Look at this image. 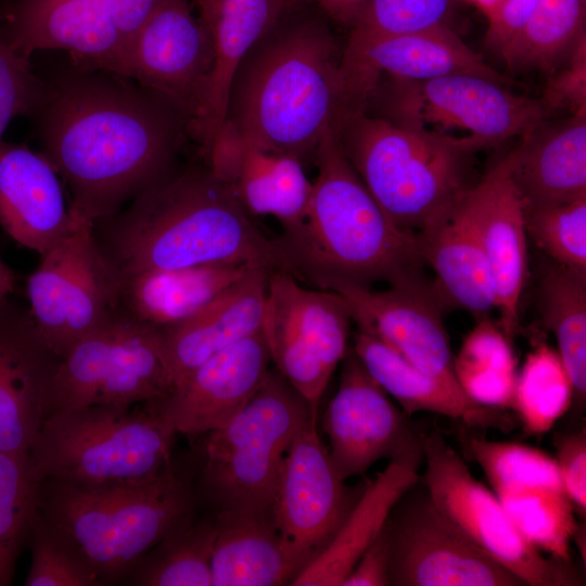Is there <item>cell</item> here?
Returning a JSON list of instances; mask_svg holds the SVG:
<instances>
[{"mask_svg": "<svg viewBox=\"0 0 586 586\" xmlns=\"http://www.w3.org/2000/svg\"><path fill=\"white\" fill-rule=\"evenodd\" d=\"M29 117L40 152L92 225L169 174L190 136L188 117L133 79L69 63L46 79Z\"/></svg>", "mask_w": 586, "mask_h": 586, "instance_id": "obj_1", "label": "cell"}, {"mask_svg": "<svg viewBox=\"0 0 586 586\" xmlns=\"http://www.w3.org/2000/svg\"><path fill=\"white\" fill-rule=\"evenodd\" d=\"M304 4V3H303ZM285 9L238 65L226 120L252 145L316 163L352 112L341 50L328 23L302 5Z\"/></svg>", "mask_w": 586, "mask_h": 586, "instance_id": "obj_2", "label": "cell"}, {"mask_svg": "<svg viewBox=\"0 0 586 586\" xmlns=\"http://www.w3.org/2000/svg\"><path fill=\"white\" fill-rule=\"evenodd\" d=\"M93 234L120 278L215 262L276 268L270 240L202 157L178 164L117 213L93 224Z\"/></svg>", "mask_w": 586, "mask_h": 586, "instance_id": "obj_3", "label": "cell"}, {"mask_svg": "<svg viewBox=\"0 0 586 586\" xmlns=\"http://www.w3.org/2000/svg\"><path fill=\"white\" fill-rule=\"evenodd\" d=\"M304 218L270 240L276 268L305 285H402L421 278L417 238L394 226L343 154L336 136L322 141Z\"/></svg>", "mask_w": 586, "mask_h": 586, "instance_id": "obj_4", "label": "cell"}, {"mask_svg": "<svg viewBox=\"0 0 586 586\" xmlns=\"http://www.w3.org/2000/svg\"><path fill=\"white\" fill-rule=\"evenodd\" d=\"M38 515L101 585H113L163 537L193 518V501L188 477L171 466L143 481L41 480Z\"/></svg>", "mask_w": 586, "mask_h": 586, "instance_id": "obj_5", "label": "cell"}, {"mask_svg": "<svg viewBox=\"0 0 586 586\" xmlns=\"http://www.w3.org/2000/svg\"><path fill=\"white\" fill-rule=\"evenodd\" d=\"M335 136L390 220L415 237L460 201L473 186L474 154L492 148L476 136L404 127L365 111L347 115Z\"/></svg>", "mask_w": 586, "mask_h": 586, "instance_id": "obj_6", "label": "cell"}, {"mask_svg": "<svg viewBox=\"0 0 586 586\" xmlns=\"http://www.w3.org/2000/svg\"><path fill=\"white\" fill-rule=\"evenodd\" d=\"M93 405L52 412L29 459L38 481L82 483L149 480L168 470L173 424L154 407Z\"/></svg>", "mask_w": 586, "mask_h": 586, "instance_id": "obj_7", "label": "cell"}, {"mask_svg": "<svg viewBox=\"0 0 586 586\" xmlns=\"http://www.w3.org/2000/svg\"><path fill=\"white\" fill-rule=\"evenodd\" d=\"M317 418L277 370H268L247 404L206 433L202 482L218 511H271L283 457Z\"/></svg>", "mask_w": 586, "mask_h": 586, "instance_id": "obj_8", "label": "cell"}, {"mask_svg": "<svg viewBox=\"0 0 586 586\" xmlns=\"http://www.w3.org/2000/svg\"><path fill=\"white\" fill-rule=\"evenodd\" d=\"M174 388L161 333L122 307L74 343L52 379L49 416L93 405L129 408Z\"/></svg>", "mask_w": 586, "mask_h": 586, "instance_id": "obj_9", "label": "cell"}, {"mask_svg": "<svg viewBox=\"0 0 586 586\" xmlns=\"http://www.w3.org/2000/svg\"><path fill=\"white\" fill-rule=\"evenodd\" d=\"M365 112L391 123L450 135L468 131L495 146L546 119L538 100L476 75L405 80L381 75Z\"/></svg>", "mask_w": 586, "mask_h": 586, "instance_id": "obj_10", "label": "cell"}, {"mask_svg": "<svg viewBox=\"0 0 586 586\" xmlns=\"http://www.w3.org/2000/svg\"><path fill=\"white\" fill-rule=\"evenodd\" d=\"M352 322L339 293L310 289L283 270H270L262 323L270 360L317 415L349 348Z\"/></svg>", "mask_w": 586, "mask_h": 586, "instance_id": "obj_11", "label": "cell"}, {"mask_svg": "<svg viewBox=\"0 0 586 586\" xmlns=\"http://www.w3.org/2000/svg\"><path fill=\"white\" fill-rule=\"evenodd\" d=\"M75 214L26 283L33 320L60 358L120 307V276L101 252L93 225Z\"/></svg>", "mask_w": 586, "mask_h": 586, "instance_id": "obj_12", "label": "cell"}, {"mask_svg": "<svg viewBox=\"0 0 586 586\" xmlns=\"http://www.w3.org/2000/svg\"><path fill=\"white\" fill-rule=\"evenodd\" d=\"M421 479L437 509L523 585H575L566 562L546 558L515 528L492 489L477 481L438 432L423 436Z\"/></svg>", "mask_w": 586, "mask_h": 586, "instance_id": "obj_13", "label": "cell"}, {"mask_svg": "<svg viewBox=\"0 0 586 586\" xmlns=\"http://www.w3.org/2000/svg\"><path fill=\"white\" fill-rule=\"evenodd\" d=\"M418 482L398 499L386 521L390 585H523L448 520L425 487L417 489Z\"/></svg>", "mask_w": 586, "mask_h": 586, "instance_id": "obj_14", "label": "cell"}, {"mask_svg": "<svg viewBox=\"0 0 586 586\" xmlns=\"http://www.w3.org/2000/svg\"><path fill=\"white\" fill-rule=\"evenodd\" d=\"M467 447L519 533L539 551L569 563L579 525L555 458L517 442L473 436Z\"/></svg>", "mask_w": 586, "mask_h": 586, "instance_id": "obj_15", "label": "cell"}, {"mask_svg": "<svg viewBox=\"0 0 586 586\" xmlns=\"http://www.w3.org/2000/svg\"><path fill=\"white\" fill-rule=\"evenodd\" d=\"M335 395L323 415L329 455L341 480L366 473L381 459L418 471L423 436L373 380L349 346Z\"/></svg>", "mask_w": 586, "mask_h": 586, "instance_id": "obj_16", "label": "cell"}, {"mask_svg": "<svg viewBox=\"0 0 586 586\" xmlns=\"http://www.w3.org/2000/svg\"><path fill=\"white\" fill-rule=\"evenodd\" d=\"M344 482L313 419L283 457L271 507L294 577L328 546L358 499Z\"/></svg>", "mask_w": 586, "mask_h": 586, "instance_id": "obj_17", "label": "cell"}, {"mask_svg": "<svg viewBox=\"0 0 586 586\" xmlns=\"http://www.w3.org/2000/svg\"><path fill=\"white\" fill-rule=\"evenodd\" d=\"M214 66L209 33L189 0H160L133 37L127 77L198 118Z\"/></svg>", "mask_w": 586, "mask_h": 586, "instance_id": "obj_18", "label": "cell"}, {"mask_svg": "<svg viewBox=\"0 0 586 586\" xmlns=\"http://www.w3.org/2000/svg\"><path fill=\"white\" fill-rule=\"evenodd\" d=\"M0 38L29 61L64 51L82 69L127 77V48L104 0H12L0 4Z\"/></svg>", "mask_w": 586, "mask_h": 586, "instance_id": "obj_19", "label": "cell"}, {"mask_svg": "<svg viewBox=\"0 0 586 586\" xmlns=\"http://www.w3.org/2000/svg\"><path fill=\"white\" fill-rule=\"evenodd\" d=\"M341 72L352 111H365L381 75L429 80L450 75H476L510 86L511 79L489 66L451 26L347 41Z\"/></svg>", "mask_w": 586, "mask_h": 586, "instance_id": "obj_20", "label": "cell"}, {"mask_svg": "<svg viewBox=\"0 0 586 586\" xmlns=\"http://www.w3.org/2000/svg\"><path fill=\"white\" fill-rule=\"evenodd\" d=\"M333 292L345 300L357 330L380 339L423 372L459 386L443 322L445 304L434 282L421 277L383 291L347 284Z\"/></svg>", "mask_w": 586, "mask_h": 586, "instance_id": "obj_21", "label": "cell"}, {"mask_svg": "<svg viewBox=\"0 0 586 586\" xmlns=\"http://www.w3.org/2000/svg\"><path fill=\"white\" fill-rule=\"evenodd\" d=\"M60 357L41 337L29 310L0 307V451L30 456L49 417Z\"/></svg>", "mask_w": 586, "mask_h": 586, "instance_id": "obj_22", "label": "cell"}, {"mask_svg": "<svg viewBox=\"0 0 586 586\" xmlns=\"http://www.w3.org/2000/svg\"><path fill=\"white\" fill-rule=\"evenodd\" d=\"M270 361L260 329L204 361L168 395L149 405L177 433L206 434L247 404L263 383Z\"/></svg>", "mask_w": 586, "mask_h": 586, "instance_id": "obj_23", "label": "cell"}, {"mask_svg": "<svg viewBox=\"0 0 586 586\" xmlns=\"http://www.w3.org/2000/svg\"><path fill=\"white\" fill-rule=\"evenodd\" d=\"M466 198L489 266L499 327L512 342L527 273V233L508 154L467 191Z\"/></svg>", "mask_w": 586, "mask_h": 586, "instance_id": "obj_24", "label": "cell"}, {"mask_svg": "<svg viewBox=\"0 0 586 586\" xmlns=\"http://www.w3.org/2000/svg\"><path fill=\"white\" fill-rule=\"evenodd\" d=\"M76 214L60 176L41 152L0 144V226L18 244L40 255L71 230Z\"/></svg>", "mask_w": 586, "mask_h": 586, "instance_id": "obj_25", "label": "cell"}, {"mask_svg": "<svg viewBox=\"0 0 586 586\" xmlns=\"http://www.w3.org/2000/svg\"><path fill=\"white\" fill-rule=\"evenodd\" d=\"M270 270L253 266L192 317L158 328L174 387L204 361L262 329Z\"/></svg>", "mask_w": 586, "mask_h": 586, "instance_id": "obj_26", "label": "cell"}, {"mask_svg": "<svg viewBox=\"0 0 586 586\" xmlns=\"http://www.w3.org/2000/svg\"><path fill=\"white\" fill-rule=\"evenodd\" d=\"M285 9L282 0H203L198 9L214 49L202 109L190 129L201 157L226 120L229 87L238 65Z\"/></svg>", "mask_w": 586, "mask_h": 586, "instance_id": "obj_27", "label": "cell"}, {"mask_svg": "<svg viewBox=\"0 0 586 586\" xmlns=\"http://www.w3.org/2000/svg\"><path fill=\"white\" fill-rule=\"evenodd\" d=\"M521 138L508 157L524 207L586 198V112L543 119Z\"/></svg>", "mask_w": 586, "mask_h": 586, "instance_id": "obj_28", "label": "cell"}, {"mask_svg": "<svg viewBox=\"0 0 586 586\" xmlns=\"http://www.w3.org/2000/svg\"><path fill=\"white\" fill-rule=\"evenodd\" d=\"M422 229L417 242L422 260L445 306H454L480 319L496 309L489 266L466 198Z\"/></svg>", "mask_w": 586, "mask_h": 586, "instance_id": "obj_29", "label": "cell"}, {"mask_svg": "<svg viewBox=\"0 0 586 586\" xmlns=\"http://www.w3.org/2000/svg\"><path fill=\"white\" fill-rule=\"evenodd\" d=\"M352 349L373 380L408 417L434 412L468 425L502 430L510 426L501 410L473 403L459 386L423 372L374 335L357 330Z\"/></svg>", "mask_w": 586, "mask_h": 586, "instance_id": "obj_30", "label": "cell"}, {"mask_svg": "<svg viewBox=\"0 0 586 586\" xmlns=\"http://www.w3.org/2000/svg\"><path fill=\"white\" fill-rule=\"evenodd\" d=\"M253 266L215 262L122 277L120 307L155 328L170 327L192 317Z\"/></svg>", "mask_w": 586, "mask_h": 586, "instance_id": "obj_31", "label": "cell"}, {"mask_svg": "<svg viewBox=\"0 0 586 586\" xmlns=\"http://www.w3.org/2000/svg\"><path fill=\"white\" fill-rule=\"evenodd\" d=\"M419 480L417 470L390 462L365 487L328 546L290 585L342 586L358 559L381 533L395 504Z\"/></svg>", "mask_w": 586, "mask_h": 586, "instance_id": "obj_32", "label": "cell"}, {"mask_svg": "<svg viewBox=\"0 0 586 586\" xmlns=\"http://www.w3.org/2000/svg\"><path fill=\"white\" fill-rule=\"evenodd\" d=\"M212 553V586L290 584L293 569L282 547L272 511H218Z\"/></svg>", "mask_w": 586, "mask_h": 586, "instance_id": "obj_33", "label": "cell"}, {"mask_svg": "<svg viewBox=\"0 0 586 586\" xmlns=\"http://www.w3.org/2000/svg\"><path fill=\"white\" fill-rule=\"evenodd\" d=\"M295 156L265 151L250 144L220 178L234 191L244 209L254 216H272L282 230L305 216L313 182Z\"/></svg>", "mask_w": 586, "mask_h": 586, "instance_id": "obj_34", "label": "cell"}, {"mask_svg": "<svg viewBox=\"0 0 586 586\" xmlns=\"http://www.w3.org/2000/svg\"><path fill=\"white\" fill-rule=\"evenodd\" d=\"M538 308L571 378L573 404L582 406L586 397V272L553 263L540 279Z\"/></svg>", "mask_w": 586, "mask_h": 586, "instance_id": "obj_35", "label": "cell"}, {"mask_svg": "<svg viewBox=\"0 0 586 586\" xmlns=\"http://www.w3.org/2000/svg\"><path fill=\"white\" fill-rule=\"evenodd\" d=\"M456 381L473 403L498 410L512 408L517 359L512 342L483 317L463 339L453 360Z\"/></svg>", "mask_w": 586, "mask_h": 586, "instance_id": "obj_36", "label": "cell"}, {"mask_svg": "<svg viewBox=\"0 0 586 586\" xmlns=\"http://www.w3.org/2000/svg\"><path fill=\"white\" fill-rule=\"evenodd\" d=\"M586 36V0H538L500 55L512 73H551Z\"/></svg>", "mask_w": 586, "mask_h": 586, "instance_id": "obj_37", "label": "cell"}, {"mask_svg": "<svg viewBox=\"0 0 586 586\" xmlns=\"http://www.w3.org/2000/svg\"><path fill=\"white\" fill-rule=\"evenodd\" d=\"M215 521L193 518L169 532L126 575L135 586H212Z\"/></svg>", "mask_w": 586, "mask_h": 586, "instance_id": "obj_38", "label": "cell"}, {"mask_svg": "<svg viewBox=\"0 0 586 586\" xmlns=\"http://www.w3.org/2000/svg\"><path fill=\"white\" fill-rule=\"evenodd\" d=\"M571 378L557 349L544 342L526 354L517 372L513 406L531 435L550 431L573 404Z\"/></svg>", "mask_w": 586, "mask_h": 586, "instance_id": "obj_39", "label": "cell"}, {"mask_svg": "<svg viewBox=\"0 0 586 586\" xmlns=\"http://www.w3.org/2000/svg\"><path fill=\"white\" fill-rule=\"evenodd\" d=\"M38 487L29 457L0 451V586L12 583L16 560L29 538Z\"/></svg>", "mask_w": 586, "mask_h": 586, "instance_id": "obj_40", "label": "cell"}, {"mask_svg": "<svg viewBox=\"0 0 586 586\" xmlns=\"http://www.w3.org/2000/svg\"><path fill=\"white\" fill-rule=\"evenodd\" d=\"M524 220L527 235L553 263L586 272V198L524 207Z\"/></svg>", "mask_w": 586, "mask_h": 586, "instance_id": "obj_41", "label": "cell"}, {"mask_svg": "<svg viewBox=\"0 0 586 586\" xmlns=\"http://www.w3.org/2000/svg\"><path fill=\"white\" fill-rule=\"evenodd\" d=\"M455 0H368L347 41L450 26Z\"/></svg>", "mask_w": 586, "mask_h": 586, "instance_id": "obj_42", "label": "cell"}, {"mask_svg": "<svg viewBox=\"0 0 586 586\" xmlns=\"http://www.w3.org/2000/svg\"><path fill=\"white\" fill-rule=\"evenodd\" d=\"M31 562L26 586H99L97 575L77 552L38 515L29 535Z\"/></svg>", "mask_w": 586, "mask_h": 586, "instance_id": "obj_43", "label": "cell"}, {"mask_svg": "<svg viewBox=\"0 0 586 586\" xmlns=\"http://www.w3.org/2000/svg\"><path fill=\"white\" fill-rule=\"evenodd\" d=\"M44 91L46 81L31 69L30 61L0 38V144L9 124L18 116L29 118Z\"/></svg>", "mask_w": 586, "mask_h": 586, "instance_id": "obj_44", "label": "cell"}, {"mask_svg": "<svg viewBox=\"0 0 586 586\" xmlns=\"http://www.w3.org/2000/svg\"><path fill=\"white\" fill-rule=\"evenodd\" d=\"M538 101L547 117L564 109L571 115L586 112V36L578 40L568 59L548 74Z\"/></svg>", "mask_w": 586, "mask_h": 586, "instance_id": "obj_45", "label": "cell"}, {"mask_svg": "<svg viewBox=\"0 0 586 586\" xmlns=\"http://www.w3.org/2000/svg\"><path fill=\"white\" fill-rule=\"evenodd\" d=\"M556 463L575 513L586 514V431L585 428L555 436Z\"/></svg>", "mask_w": 586, "mask_h": 586, "instance_id": "obj_46", "label": "cell"}, {"mask_svg": "<svg viewBox=\"0 0 586 586\" xmlns=\"http://www.w3.org/2000/svg\"><path fill=\"white\" fill-rule=\"evenodd\" d=\"M538 0H505L497 12L487 20L485 46L501 55L520 33Z\"/></svg>", "mask_w": 586, "mask_h": 586, "instance_id": "obj_47", "label": "cell"}, {"mask_svg": "<svg viewBox=\"0 0 586 586\" xmlns=\"http://www.w3.org/2000/svg\"><path fill=\"white\" fill-rule=\"evenodd\" d=\"M390 547L386 523L356 562L342 586H387Z\"/></svg>", "mask_w": 586, "mask_h": 586, "instance_id": "obj_48", "label": "cell"}, {"mask_svg": "<svg viewBox=\"0 0 586 586\" xmlns=\"http://www.w3.org/2000/svg\"><path fill=\"white\" fill-rule=\"evenodd\" d=\"M160 0H104L127 48Z\"/></svg>", "mask_w": 586, "mask_h": 586, "instance_id": "obj_49", "label": "cell"}, {"mask_svg": "<svg viewBox=\"0 0 586 586\" xmlns=\"http://www.w3.org/2000/svg\"><path fill=\"white\" fill-rule=\"evenodd\" d=\"M332 21L349 30L361 16L368 0H316Z\"/></svg>", "mask_w": 586, "mask_h": 586, "instance_id": "obj_50", "label": "cell"}, {"mask_svg": "<svg viewBox=\"0 0 586 586\" xmlns=\"http://www.w3.org/2000/svg\"><path fill=\"white\" fill-rule=\"evenodd\" d=\"M15 275L0 258V307L9 301L14 291Z\"/></svg>", "mask_w": 586, "mask_h": 586, "instance_id": "obj_51", "label": "cell"}, {"mask_svg": "<svg viewBox=\"0 0 586 586\" xmlns=\"http://www.w3.org/2000/svg\"><path fill=\"white\" fill-rule=\"evenodd\" d=\"M473 4L487 20L493 16L505 0H466Z\"/></svg>", "mask_w": 586, "mask_h": 586, "instance_id": "obj_52", "label": "cell"}, {"mask_svg": "<svg viewBox=\"0 0 586 586\" xmlns=\"http://www.w3.org/2000/svg\"><path fill=\"white\" fill-rule=\"evenodd\" d=\"M282 1L284 3L285 8L290 9V8H293V7L305 3L306 0H282Z\"/></svg>", "mask_w": 586, "mask_h": 586, "instance_id": "obj_53", "label": "cell"}, {"mask_svg": "<svg viewBox=\"0 0 586 586\" xmlns=\"http://www.w3.org/2000/svg\"><path fill=\"white\" fill-rule=\"evenodd\" d=\"M192 3L196 7V9L200 8V5L202 4L203 0H191Z\"/></svg>", "mask_w": 586, "mask_h": 586, "instance_id": "obj_54", "label": "cell"}, {"mask_svg": "<svg viewBox=\"0 0 586 586\" xmlns=\"http://www.w3.org/2000/svg\"><path fill=\"white\" fill-rule=\"evenodd\" d=\"M9 1H12V0H0V4L9 2Z\"/></svg>", "mask_w": 586, "mask_h": 586, "instance_id": "obj_55", "label": "cell"}]
</instances>
